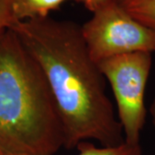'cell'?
I'll use <instances>...</instances> for the list:
<instances>
[{"label": "cell", "mask_w": 155, "mask_h": 155, "mask_svg": "<svg viewBox=\"0 0 155 155\" xmlns=\"http://www.w3.org/2000/svg\"><path fill=\"white\" fill-rule=\"evenodd\" d=\"M77 155H143L140 144H122L114 147H97L89 141H83L77 146Z\"/></svg>", "instance_id": "cell-7"}, {"label": "cell", "mask_w": 155, "mask_h": 155, "mask_svg": "<svg viewBox=\"0 0 155 155\" xmlns=\"http://www.w3.org/2000/svg\"><path fill=\"white\" fill-rule=\"evenodd\" d=\"M81 31L96 63L134 52L155 53L154 32L134 19L118 1L94 11Z\"/></svg>", "instance_id": "cell-4"}, {"label": "cell", "mask_w": 155, "mask_h": 155, "mask_svg": "<svg viewBox=\"0 0 155 155\" xmlns=\"http://www.w3.org/2000/svg\"><path fill=\"white\" fill-rule=\"evenodd\" d=\"M118 3L134 19L155 33V0H118Z\"/></svg>", "instance_id": "cell-6"}, {"label": "cell", "mask_w": 155, "mask_h": 155, "mask_svg": "<svg viewBox=\"0 0 155 155\" xmlns=\"http://www.w3.org/2000/svg\"><path fill=\"white\" fill-rule=\"evenodd\" d=\"M0 155H5V153H4L1 150H0Z\"/></svg>", "instance_id": "cell-11"}, {"label": "cell", "mask_w": 155, "mask_h": 155, "mask_svg": "<svg viewBox=\"0 0 155 155\" xmlns=\"http://www.w3.org/2000/svg\"><path fill=\"white\" fill-rule=\"evenodd\" d=\"M97 65L112 89L124 141L140 144L147 116L145 91L152 67V53L134 52L114 56Z\"/></svg>", "instance_id": "cell-3"}, {"label": "cell", "mask_w": 155, "mask_h": 155, "mask_svg": "<svg viewBox=\"0 0 155 155\" xmlns=\"http://www.w3.org/2000/svg\"><path fill=\"white\" fill-rule=\"evenodd\" d=\"M64 129L41 68L8 28L0 35V150L5 155H54Z\"/></svg>", "instance_id": "cell-2"}, {"label": "cell", "mask_w": 155, "mask_h": 155, "mask_svg": "<svg viewBox=\"0 0 155 155\" xmlns=\"http://www.w3.org/2000/svg\"><path fill=\"white\" fill-rule=\"evenodd\" d=\"M9 28L44 73L63 125L64 147L90 140L103 147L124 142L105 78L89 54L81 26L48 17L14 21Z\"/></svg>", "instance_id": "cell-1"}, {"label": "cell", "mask_w": 155, "mask_h": 155, "mask_svg": "<svg viewBox=\"0 0 155 155\" xmlns=\"http://www.w3.org/2000/svg\"><path fill=\"white\" fill-rule=\"evenodd\" d=\"M12 0H0V35L14 22L11 11Z\"/></svg>", "instance_id": "cell-8"}, {"label": "cell", "mask_w": 155, "mask_h": 155, "mask_svg": "<svg viewBox=\"0 0 155 155\" xmlns=\"http://www.w3.org/2000/svg\"><path fill=\"white\" fill-rule=\"evenodd\" d=\"M77 1L83 3L84 5L85 6V8L93 13L94 11H97L98 9L104 7L111 2L118 1V0H77Z\"/></svg>", "instance_id": "cell-9"}, {"label": "cell", "mask_w": 155, "mask_h": 155, "mask_svg": "<svg viewBox=\"0 0 155 155\" xmlns=\"http://www.w3.org/2000/svg\"><path fill=\"white\" fill-rule=\"evenodd\" d=\"M149 113L150 116H151V119H152V122H153V125L155 128V97L153 103L151 104L149 109Z\"/></svg>", "instance_id": "cell-10"}, {"label": "cell", "mask_w": 155, "mask_h": 155, "mask_svg": "<svg viewBox=\"0 0 155 155\" xmlns=\"http://www.w3.org/2000/svg\"><path fill=\"white\" fill-rule=\"evenodd\" d=\"M67 0H12L11 11L15 21L48 17Z\"/></svg>", "instance_id": "cell-5"}]
</instances>
